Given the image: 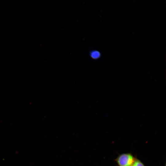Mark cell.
<instances>
[{
    "instance_id": "7a4b0ae2",
    "label": "cell",
    "mask_w": 166,
    "mask_h": 166,
    "mask_svg": "<svg viewBox=\"0 0 166 166\" xmlns=\"http://www.w3.org/2000/svg\"><path fill=\"white\" fill-rule=\"evenodd\" d=\"M90 56L93 59H97L100 57L101 54L99 51L93 50L90 52Z\"/></svg>"
},
{
    "instance_id": "3957f363",
    "label": "cell",
    "mask_w": 166,
    "mask_h": 166,
    "mask_svg": "<svg viewBox=\"0 0 166 166\" xmlns=\"http://www.w3.org/2000/svg\"><path fill=\"white\" fill-rule=\"evenodd\" d=\"M131 166H145L144 164L139 160L136 158Z\"/></svg>"
},
{
    "instance_id": "6da1fadb",
    "label": "cell",
    "mask_w": 166,
    "mask_h": 166,
    "mask_svg": "<svg viewBox=\"0 0 166 166\" xmlns=\"http://www.w3.org/2000/svg\"><path fill=\"white\" fill-rule=\"evenodd\" d=\"M135 159L130 153H123L119 155L115 160L119 166H131Z\"/></svg>"
}]
</instances>
